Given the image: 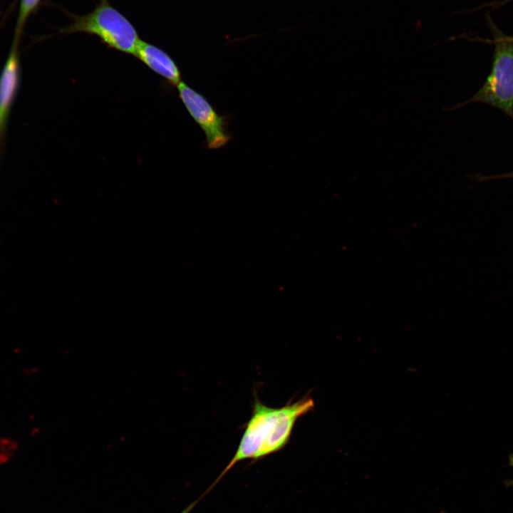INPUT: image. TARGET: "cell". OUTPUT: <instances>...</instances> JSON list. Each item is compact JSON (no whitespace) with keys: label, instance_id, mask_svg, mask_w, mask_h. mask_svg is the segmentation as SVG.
<instances>
[{"label":"cell","instance_id":"4","mask_svg":"<svg viewBox=\"0 0 513 513\" xmlns=\"http://www.w3.org/2000/svg\"><path fill=\"white\" fill-rule=\"evenodd\" d=\"M177 88L186 110L204 132L207 147L217 150L224 147L232 138L227 130L226 118L219 115L202 94L184 82Z\"/></svg>","mask_w":513,"mask_h":513},{"label":"cell","instance_id":"6","mask_svg":"<svg viewBox=\"0 0 513 513\" xmlns=\"http://www.w3.org/2000/svg\"><path fill=\"white\" fill-rule=\"evenodd\" d=\"M18 83V58L14 47L0 78V137Z\"/></svg>","mask_w":513,"mask_h":513},{"label":"cell","instance_id":"7","mask_svg":"<svg viewBox=\"0 0 513 513\" xmlns=\"http://www.w3.org/2000/svg\"><path fill=\"white\" fill-rule=\"evenodd\" d=\"M38 1V0H22L19 19V25L24 22L28 13L33 9Z\"/></svg>","mask_w":513,"mask_h":513},{"label":"cell","instance_id":"2","mask_svg":"<svg viewBox=\"0 0 513 513\" xmlns=\"http://www.w3.org/2000/svg\"><path fill=\"white\" fill-rule=\"evenodd\" d=\"M491 28L494 53L490 73L472 97L452 109L479 102L502 110L513 120V36L504 34L493 24Z\"/></svg>","mask_w":513,"mask_h":513},{"label":"cell","instance_id":"3","mask_svg":"<svg viewBox=\"0 0 513 513\" xmlns=\"http://www.w3.org/2000/svg\"><path fill=\"white\" fill-rule=\"evenodd\" d=\"M71 30L96 34L109 46L133 55L140 41L130 22L108 4H102L93 13L81 19Z\"/></svg>","mask_w":513,"mask_h":513},{"label":"cell","instance_id":"8","mask_svg":"<svg viewBox=\"0 0 513 513\" xmlns=\"http://www.w3.org/2000/svg\"><path fill=\"white\" fill-rule=\"evenodd\" d=\"M509 177H513V172L507 173V174H502L500 175H496L494 177H483V179L484 180H487V179L490 180V179L509 178Z\"/></svg>","mask_w":513,"mask_h":513},{"label":"cell","instance_id":"5","mask_svg":"<svg viewBox=\"0 0 513 513\" xmlns=\"http://www.w3.org/2000/svg\"><path fill=\"white\" fill-rule=\"evenodd\" d=\"M135 56L172 86H177L182 82L181 73L175 62L157 47L140 40Z\"/></svg>","mask_w":513,"mask_h":513},{"label":"cell","instance_id":"9","mask_svg":"<svg viewBox=\"0 0 513 513\" xmlns=\"http://www.w3.org/2000/svg\"><path fill=\"white\" fill-rule=\"evenodd\" d=\"M509 460V465L513 466V456L510 455ZM504 484L507 487H513V480H507L504 481Z\"/></svg>","mask_w":513,"mask_h":513},{"label":"cell","instance_id":"1","mask_svg":"<svg viewBox=\"0 0 513 513\" xmlns=\"http://www.w3.org/2000/svg\"><path fill=\"white\" fill-rule=\"evenodd\" d=\"M314 408V400L308 395L281 408L266 406L256 398L252 416L245 425L235 454L199 499L201 500L238 462L259 460L282 449L289 442L298 419Z\"/></svg>","mask_w":513,"mask_h":513}]
</instances>
